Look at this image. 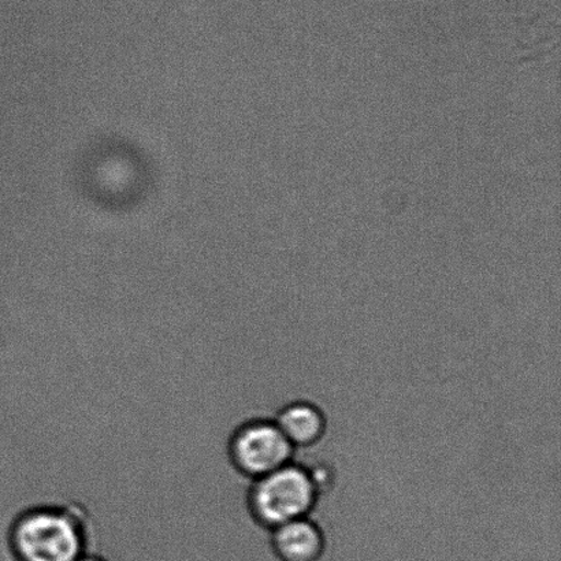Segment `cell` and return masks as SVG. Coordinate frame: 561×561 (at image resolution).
I'll use <instances>...</instances> for the list:
<instances>
[{"mask_svg": "<svg viewBox=\"0 0 561 561\" xmlns=\"http://www.w3.org/2000/svg\"><path fill=\"white\" fill-rule=\"evenodd\" d=\"M274 421L295 449L313 447L322 442L328 431L327 415L317 404L307 400H296L284 405Z\"/></svg>", "mask_w": 561, "mask_h": 561, "instance_id": "cell-5", "label": "cell"}, {"mask_svg": "<svg viewBox=\"0 0 561 561\" xmlns=\"http://www.w3.org/2000/svg\"><path fill=\"white\" fill-rule=\"evenodd\" d=\"M308 471H310L313 485H316L319 496L330 491L334 482L332 467L328 465H317L311 467V469L308 467Z\"/></svg>", "mask_w": 561, "mask_h": 561, "instance_id": "cell-6", "label": "cell"}, {"mask_svg": "<svg viewBox=\"0 0 561 561\" xmlns=\"http://www.w3.org/2000/svg\"><path fill=\"white\" fill-rule=\"evenodd\" d=\"M319 499L308 467L294 463L280 467L251 481L247 511L262 529L272 531L288 522L306 518Z\"/></svg>", "mask_w": 561, "mask_h": 561, "instance_id": "cell-2", "label": "cell"}, {"mask_svg": "<svg viewBox=\"0 0 561 561\" xmlns=\"http://www.w3.org/2000/svg\"><path fill=\"white\" fill-rule=\"evenodd\" d=\"M77 561H112L106 557H103L101 553H96L93 551L87 552L82 554V557Z\"/></svg>", "mask_w": 561, "mask_h": 561, "instance_id": "cell-7", "label": "cell"}, {"mask_svg": "<svg viewBox=\"0 0 561 561\" xmlns=\"http://www.w3.org/2000/svg\"><path fill=\"white\" fill-rule=\"evenodd\" d=\"M271 533L272 551L279 561H319L327 548L321 527L308 516L288 522Z\"/></svg>", "mask_w": 561, "mask_h": 561, "instance_id": "cell-4", "label": "cell"}, {"mask_svg": "<svg viewBox=\"0 0 561 561\" xmlns=\"http://www.w3.org/2000/svg\"><path fill=\"white\" fill-rule=\"evenodd\" d=\"M90 513L77 503H43L22 508L5 531L13 561H77L92 551Z\"/></svg>", "mask_w": 561, "mask_h": 561, "instance_id": "cell-1", "label": "cell"}, {"mask_svg": "<svg viewBox=\"0 0 561 561\" xmlns=\"http://www.w3.org/2000/svg\"><path fill=\"white\" fill-rule=\"evenodd\" d=\"M230 466L247 480L271 474L294 461L295 448L274 420L252 417L241 422L228 439Z\"/></svg>", "mask_w": 561, "mask_h": 561, "instance_id": "cell-3", "label": "cell"}]
</instances>
